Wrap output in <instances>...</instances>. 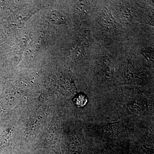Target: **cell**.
Here are the masks:
<instances>
[{
  "label": "cell",
  "instance_id": "1",
  "mask_svg": "<svg viewBox=\"0 0 154 154\" xmlns=\"http://www.w3.org/2000/svg\"><path fill=\"white\" fill-rule=\"evenodd\" d=\"M101 26L104 28H111L114 26V21L112 15L108 11H104L100 19Z\"/></svg>",
  "mask_w": 154,
  "mask_h": 154
},
{
  "label": "cell",
  "instance_id": "2",
  "mask_svg": "<svg viewBox=\"0 0 154 154\" xmlns=\"http://www.w3.org/2000/svg\"><path fill=\"white\" fill-rule=\"evenodd\" d=\"M49 19L51 22L56 25H61L65 22V19L60 12L53 10L50 14Z\"/></svg>",
  "mask_w": 154,
  "mask_h": 154
},
{
  "label": "cell",
  "instance_id": "3",
  "mask_svg": "<svg viewBox=\"0 0 154 154\" xmlns=\"http://www.w3.org/2000/svg\"><path fill=\"white\" fill-rule=\"evenodd\" d=\"M75 104L78 107H82L86 105L88 102L87 96L84 94H79L76 96L74 99Z\"/></svg>",
  "mask_w": 154,
  "mask_h": 154
},
{
  "label": "cell",
  "instance_id": "4",
  "mask_svg": "<svg viewBox=\"0 0 154 154\" xmlns=\"http://www.w3.org/2000/svg\"><path fill=\"white\" fill-rule=\"evenodd\" d=\"M72 56H74V58H77L81 56L82 54V49L79 46H75L72 49Z\"/></svg>",
  "mask_w": 154,
  "mask_h": 154
},
{
  "label": "cell",
  "instance_id": "5",
  "mask_svg": "<svg viewBox=\"0 0 154 154\" xmlns=\"http://www.w3.org/2000/svg\"><path fill=\"white\" fill-rule=\"evenodd\" d=\"M143 52L145 54V55L146 57H148L149 59L153 58V51L152 50L149 49H145L143 50Z\"/></svg>",
  "mask_w": 154,
  "mask_h": 154
},
{
  "label": "cell",
  "instance_id": "6",
  "mask_svg": "<svg viewBox=\"0 0 154 154\" xmlns=\"http://www.w3.org/2000/svg\"><path fill=\"white\" fill-rule=\"evenodd\" d=\"M87 7V5L85 2H80L77 5V8L79 9V11H84Z\"/></svg>",
  "mask_w": 154,
  "mask_h": 154
},
{
  "label": "cell",
  "instance_id": "7",
  "mask_svg": "<svg viewBox=\"0 0 154 154\" xmlns=\"http://www.w3.org/2000/svg\"><path fill=\"white\" fill-rule=\"evenodd\" d=\"M122 16H123L124 18H125L126 19H128L130 18L131 14L128 10L127 8H124L123 9V11H122Z\"/></svg>",
  "mask_w": 154,
  "mask_h": 154
}]
</instances>
